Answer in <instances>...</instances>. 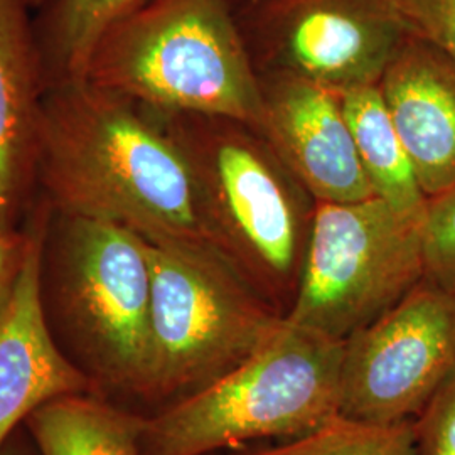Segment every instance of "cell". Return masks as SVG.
Returning a JSON list of instances; mask_svg holds the SVG:
<instances>
[{"mask_svg":"<svg viewBox=\"0 0 455 455\" xmlns=\"http://www.w3.org/2000/svg\"><path fill=\"white\" fill-rule=\"evenodd\" d=\"M342 342L285 317L235 370L152 417L142 455H212L306 435L338 415Z\"/></svg>","mask_w":455,"mask_h":455,"instance_id":"5","label":"cell"},{"mask_svg":"<svg viewBox=\"0 0 455 455\" xmlns=\"http://www.w3.org/2000/svg\"><path fill=\"white\" fill-rule=\"evenodd\" d=\"M84 80L157 112L261 118L231 0H147L100 37Z\"/></svg>","mask_w":455,"mask_h":455,"instance_id":"4","label":"cell"},{"mask_svg":"<svg viewBox=\"0 0 455 455\" xmlns=\"http://www.w3.org/2000/svg\"><path fill=\"white\" fill-rule=\"evenodd\" d=\"M455 370V295L423 278L342 342L338 413L359 422L415 420Z\"/></svg>","mask_w":455,"mask_h":455,"instance_id":"9","label":"cell"},{"mask_svg":"<svg viewBox=\"0 0 455 455\" xmlns=\"http://www.w3.org/2000/svg\"><path fill=\"white\" fill-rule=\"evenodd\" d=\"M154 112L195 174L212 244L285 317L300 287L317 201L255 125Z\"/></svg>","mask_w":455,"mask_h":455,"instance_id":"2","label":"cell"},{"mask_svg":"<svg viewBox=\"0 0 455 455\" xmlns=\"http://www.w3.org/2000/svg\"><path fill=\"white\" fill-rule=\"evenodd\" d=\"M423 278L455 295V186L427 201Z\"/></svg>","mask_w":455,"mask_h":455,"instance_id":"18","label":"cell"},{"mask_svg":"<svg viewBox=\"0 0 455 455\" xmlns=\"http://www.w3.org/2000/svg\"><path fill=\"white\" fill-rule=\"evenodd\" d=\"M31 240L29 225L20 228L0 220V312L16 289Z\"/></svg>","mask_w":455,"mask_h":455,"instance_id":"21","label":"cell"},{"mask_svg":"<svg viewBox=\"0 0 455 455\" xmlns=\"http://www.w3.org/2000/svg\"><path fill=\"white\" fill-rule=\"evenodd\" d=\"M405 33L449 54L455 61V0H390Z\"/></svg>","mask_w":455,"mask_h":455,"instance_id":"19","label":"cell"},{"mask_svg":"<svg viewBox=\"0 0 455 455\" xmlns=\"http://www.w3.org/2000/svg\"><path fill=\"white\" fill-rule=\"evenodd\" d=\"M339 95L359 163L373 195L402 212H425L428 199L413 174L378 84L351 88Z\"/></svg>","mask_w":455,"mask_h":455,"instance_id":"15","label":"cell"},{"mask_svg":"<svg viewBox=\"0 0 455 455\" xmlns=\"http://www.w3.org/2000/svg\"><path fill=\"white\" fill-rule=\"evenodd\" d=\"M231 455H417L413 420L378 425L334 415L309 434Z\"/></svg>","mask_w":455,"mask_h":455,"instance_id":"17","label":"cell"},{"mask_svg":"<svg viewBox=\"0 0 455 455\" xmlns=\"http://www.w3.org/2000/svg\"><path fill=\"white\" fill-rule=\"evenodd\" d=\"M48 204L36 199L31 240L16 289L0 312V451L17 425L54 398L92 393L95 381L66 356L49 325L41 295Z\"/></svg>","mask_w":455,"mask_h":455,"instance_id":"11","label":"cell"},{"mask_svg":"<svg viewBox=\"0 0 455 455\" xmlns=\"http://www.w3.org/2000/svg\"><path fill=\"white\" fill-rule=\"evenodd\" d=\"M28 0H0V220L19 225L36 196V144L48 88Z\"/></svg>","mask_w":455,"mask_h":455,"instance_id":"13","label":"cell"},{"mask_svg":"<svg viewBox=\"0 0 455 455\" xmlns=\"http://www.w3.org/2000/svg\"><path fill=\"white\" fill-rule=\"evenodd\" d=\"M36 195L52 212L127 228L150 243H212L195 174L159 115L84 80L46 88Z\"/></svg>","mask_w":455,"mask_h":455,"instance_id":"1","label":"cell"},{"mask_svg":"<svg viewBox=\"0 0 455 455\" xmlns=\"http://www.w3.org/2000/svg\"><path fill=\"white\" fill-rule=\"evenodd\" d=\"M259 131L317 203L371 197L341 95L285 73H261Z\"/></svg>","mask_w":455,"mask_h":455,"instance_id":"10","label":"cell"},{"mask_svg":"<svg viewBox=\"0 0 455 455\" xmlns=\"http://www.w3.org/2000/svg\"><path fill=\"white\" fill-rule=\"evenodd\" d=\"M0 455H19L17 452H14L12 449H2L0 451Z\"/></svg>","mask_w":455,"mask_h":455,"instance_id":"23","label":"cell"},{"mask_svg":"<svg viewBox=\"0 0 455 455\" xmlns=\"http://www.w3.org/2000/svg\"><path fill=\"white\" fill-rule=\"evenodd\" d=\"M26 422L41 455H142V417L93 393L54 398Z\"/></svg>","mask_w":455,"mask_h":455,"instance_id":"14","label":"cell"},{"mask_svg":"<svg viewBox=\"0 0 455 455\" xmlns=\"http://www.w3.org/2000/svg\"><path fill=\"white\" fill-rule=\"evenodd\" d=\"M28 2H29V5H31L33 9H37V7H39V9H43L44 5H48L51 0H28Z\"/></svg>","mask_w":455,"mask_h":455,"instance_id":"22","label":"cell"},{"mask_svg":"<svg viewBox=\"0 0 455 455\" xmlns=\"http://www.w3.org/2000/svg\"><path fill=\"white\" fill-rule=\"evenodd\" d=\"M378 88L427 199L455 186V61L405 33Z\"/></svg>","mask_w":455,"mask_h":455,"instance_id":"12","label":"cell"},{"mask_svg":"<svg viewBox=\"0 0 455 455\" xmlns=\"http://www.w3.org/2000/svg\"><path fill=\"white\" fill-rule=\"evenodd\" d=\"M423 221L378 196L317 203L285 319L339 341L376 321L423 280Z\"/></svg>","mask_w":455,"mask_h":455,"instance_id":"7","label":"cell"},{"mask_svg":"<svg viewBox=\"0 0 455 455\" xmlns=\"http://www.w3.org/2000/svg\"><path fill=\"white\" fill-rule=\"evenodd\" d=\"M147 248L152 268L147 400L165 407L255 355L283 317L214 244L147 242Z\"/></svg>","mask_w":455,"mask_h":455,"instance_id":"6","label":"cell"},{"mask_svg":"<svg viewBox=\"0 0 455 455\" xmlns=\"http://www.w3.org/2000/svg\"><path fill=\"white\" fill-rule=\"evenodd\" d=\"M41 295L52 332L95 385L147 400L152 373V268L127 228L49 212Z\"/></svg>","mask_w":455,"mask_h":455,"instance_id":"3","label":"cell"},{"mask_svg":"<svg viewBox=\"0 0 455 455\" xmlns=\"http://www.w3.org/2000/svg\"><path fill=\"white\" fill-rule=\"evenodd\" d=\"M257 73H285L342 93L378 84L405 36L390 0H231Z\"/></svg>","mask_w":455,"mask_h":455,"instance_id":"8","label":"cell"},{"mask_svg":"<svg viewBox=\"0 0 455 455\" xmlns=\"http://www.w3.org/2000/svg\"><path fill=\"white\" fill-rule=\"evenodd\" d=\"M146 2L51 0L34 20L48 84L83 78L100 37Z\"/></svg>","mask_w":455,"mask_h":455,"instance_id":"16","label":"cell"},{"mask_svg":"<svg viewBox=\"0 0 455 455\" xmlns=\"http://www.w3.org/2000/svg\"><path fill=\"white\" fill-rule=\"evenodd\" d=\"M417 455H455V370L413 420Z\"/></svg>","mask_w":455,"mask_h":455,"instance_id":"20","label":"cell"}]
</instances>
